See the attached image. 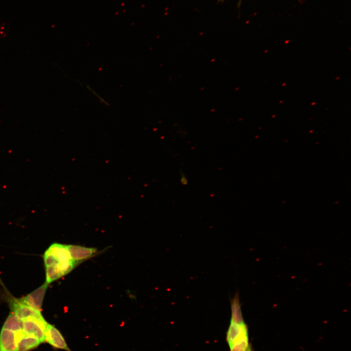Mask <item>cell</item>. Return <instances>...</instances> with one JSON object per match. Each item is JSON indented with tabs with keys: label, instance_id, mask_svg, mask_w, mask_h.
I'll use <instances>...</instances> for the list:
<instances>
[{
	"label": "cell",
	"instance_id": "1",
	"mask_svg": "<svg viewBox=\"0 0 351 351\" xmlns=\"http://www.w3.org/2000/svg\"><path fill=\"white\" fill-rule=\"evenodd\" d=\"M231 318L226 340L230 351H254L250 342L248 328L241 309L238 295L231 300Z\"/></svg>",
	"mask_w": 351,
	"mask_h": 351
},
{
	"label": "cell",
	"instance_id": "2",
	"mask_svg": "<svg viewBox=\"0 0 351 351\" xmlns=\"http://www.w3.org/2000/svg\"><path fill=\"white\" fill-rule=\"evenodd\" d=\"M12 312L22 321L29 319H44L40 312L23 303L20 299L12 300L10 303Z\"/></svg>",
	"mask_w": 351,
	"mask_h": 351
},
{
	"label": "cell",
	"instance_id": "3",
	"mask_svg": "<svg viewBox=\"0 0 351 351\" xmlns=\"http://www.w3.org/2000/svg\"><path fill=\"white\" fill-rule=\"evenodd\" d=\"M45 342L54 348L71 351L65 338L54 326L47 323L44 331Z\"/></svg>",
	"mask_w": 351,
	"mask_h": 351
},
{
	"label": "cell",
	"instance_id": "4",
	"mask_svg": "<svg viewBox=\"0 0 351 351\" xmlns=\"http://www.w3.org/2000/svg\"><path fill=\"white\" fill-rule=\"evenodd\" d=\"M47 322L43 320L29 319L22 321L23 331L37 338L40 343L45 342L44 331Z\"/></svg>",
	"mask_w": 351,
	"mask_h": 351
},
{
	"label": "cell",
	"instance_id": "5",
	"mask_svg": "<svg viewBox=\"0 0 351 351\" xmlns=\"http://www.w3.org/2000/svg\"><path fill=\"white\" fill-rule=\"evenodd\" d=\"M48 285L45 282L40 287L21 298V301L35 310L40 312Z\"/></svg>",
	"mask_w": 351,
	"mask_h": 351
},
{
	"label": "cell",
	"instance_id": "6",
	"mask_svg": "<svg viewBox=\"0 0 351 351\" xmlns=\"http://www.w3.org/2000/svg\"><path fill=\"white\" fill-rule=\"evenodd\" d=\"M17 351H29L37 348L41 343L36 337L23 330L15 332Z\"/></svg>",
	"mask_w": 351,
	"mask_h": 351
},
{
	"label": "cell",
	"instance_id": "7",
	"mask_svg": "<svg viewBox=\"0 0 351 351\" xmlns=\"http://www.w3.org/2000/svg\"><path fill=\"white\" fill-rule=\"evenodd\" d=\"M66 247L71 259L77 263L94 256L97 252L96 248L86 247L79 245H67Z\"/></svg>",
	"mask_w": 351,
	"mask_h": 351
},
{
	"label": "cell",
	"instance_id": "8",
	"mask_svg": "<svg viewBox=\"0 0 351 351\" xmlns=\"http://www.w3.org/2000/svg\"><path fill=\"white\" fill-rule=\"evenodd\" d=\"M0 351H17L15 332L2 328L0 333Z\"/></svg>",
	"mask_w": 351,
	"mask_h": 351
},
{
	"label": "cell",
	"instance_id": "9",
	"mask_svg": "<svg viewBox=\"0 0 351 351\" xmlns=\"http://www.w3.org/2000/svg\"><path fill=\"white\" fill-rule=\"evenodd\" d=\"M47 251L53 254L60 262L72 260L65 245L55 243L51 245Z\"/></svg>",
	"mask_w": 351,
	"mask_h": 351
},
{
	"label": "cell",
	"instance_id": "10",
	"mask_svg": "<svg viewBox=\"0 0 351 351\" xmlns=\"http://www.w3.org/2000/svg\"><path fill=\"white\" fill-rule=\"evenodd\" d=\"M2 329L16 332L23 330L22 321L12 312L8 316L4 323Z\"/></svg>",
	"mask_w": 351,
	"mask_h": 351
},
{
	"label": "cell",
	"instance_id": "11",
	"mask_svg": "<svg viewBox=\"0 0 351 351\" xmlns=\"http://www.w3.org/2000/svg\"><path fill=\"white\" fill-rule=\"evenodd\" d=\"M46 269V283H49L57 280L64 276L61 272L57 266H50L45 267Z\"/></svg>",
	"mask_w": 351,
	"mask_h": 351
}]
</instances>
